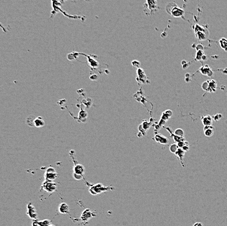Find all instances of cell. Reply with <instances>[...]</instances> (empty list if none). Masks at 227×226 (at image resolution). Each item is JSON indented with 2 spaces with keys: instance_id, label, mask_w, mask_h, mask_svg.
Returning a JSON list of instances; mask_svg holds the SVG:
<instances>
[{
  "instance_id": "cell-1",
  "label": "cell",
  "mask_w": 227,
  "mask_h": 226,
  "mask_svg": "<svg viewBox=\"0 0 227 226\" xmlns=\"http://www.w3.org/2000/svg\"><path fill=\"white\" fill-rule=\"evenodd\" d=\"M112 189H113V187H107V186L103 185L101 183H98L94 185H91L89 189V191L91 195H96L103 193V192H105V191H107L108 190H110Z\"/></svg>"
},
{
  "instance_id": "cell-2",
  "label": "cell",
  "mask_w": 227,
  "mask_h": 226,
  "mask_svg": "<svg viewBox=\"0 0 227 226\" xmlns=\"http://www.w3.org/2000/svg\"><path fill=\"white\" fill-rule=\"evenodd\" d=\"M195 31L196 36H197V39L199 41H204L208 37L209 33L207 30L204 29L202 27L199 26L198 24H196Z\"/></svg>"
},
{
  "instance_id": "cell-3",
  "label": "cell",
  "mask_w": 227,
  "mask_h": 226,
  "mask_svg": "<svg viewBox=\"0 0 227 226\" xmlns=\"http://www.w3.org/2000/svg\"><path fill=\"white\" fill-rule=\"evenodd\" d=\"M217 82L214 80H210L204 82L202 85V89L209 92H215L217 90Z\"/></svg>"
},
{
  "instance_id": "cell-4",
  "label": "cell",
  "mask_w": 227,
  "mask_h": 226,
  "mask_svg": "<svg viewBox=\"0 0 227 226\" xmlns=\"http://www.w3.org/2000/svg\"><path fill=\"white\" fill-rule=\"evenodd\" d=\"M84 173H85V168L82 165H75L74 167V173H73V177L75 180L80 181L82 179Z\"/></svg>"
},
{
  "instance_id": "cell-5",
  "label": "cell",
  "mask_w": 227,
  "mask_h": 226,
  "mask_svg": "<svg viewBox=\"0 0 227 226\" xmlns=\"http://www.w3.org/2000/svg\"><path fill=\"white\" fill-rule=\"evenodd\" d=\"M42 189H43L48 193H53L56 190L57 185L54 181H44L42 185Z\"/></svg>"
},
{
  "instance_id": "cell-6",
  "label": "cell",
  "mask_w": 227,
  "mask_h": 226,
  "mask_svg": "<svg viewBox=\"0 0 227 226\" xmlns=\"http://www.w3.org/2000/svg\"><path fill=\"white\" fill-rule=\"evenodd\" d=\"M57 173L55 169L52 167L48 168L44 173V179L45 181H54L57 177Z\"/></svg>"
},
{
  "instance_id": "cell-7",
  "label": "cell",
  "mask_w": 227,
  "mask_h": 226,
  "mask_svg": "<svg viewBox=\"0 0 227 226\" xmlns=\"http://www.w3.org/2000/svg\"><path fill=\"white\" fill-rule=\"evenodd\" d=\"M27 214L31 219H33V220H37V213L36 209L30 202H29L28 204L27 205Z\"/></svg>"
},
{
  "instance_id": "cell-8",
  "label": "cell",
  "mask_w": 227,
  "mask_h": 226,
  "mask_svg": "<svg viewBox=\"0 0 227 226\" xmlns=\"http://www.w3.org/2000/svg\"><path fill=\"white\" fill-rule=\"evenodd\" d=\"M169 13H170L172 16L178 18L182 17L184 14V11L182 9L179 8L178 7H177L175 4H173V7H171L170 11H168Z\"/></svg>"
},
{
  "instance_id": "cell-9",
  "label": "cell",
  "mask_w": 227,
  "mask_h": 226,
  "mask_svg": "<svg viewBox=\"0 0 227 226\" xmlns=\"http://www.w3.org/2000/svg\"><path fill=\"white\" fill-rule=\"evenodd\" d=\"M92 217H93V212H91L90 209H86L84 210L83 212L82 213L80 219L82 220V221L87 222L88 220L91 219Z\"/></svg>"
},
{
  "instance_id": "cell-10",
  "label": "cell",
  "mask_w": 227,
  "mask_h": 226,
  "mask_svg": "<svg viewBox=\"0 0 227 226\" xmlns=\"http://www.w3.org/2000/svg\"><path fill=\"white\" fill-rule=\"evenodd\" d=\"M33 226H55L51 223V221L48 219L38 221L37 220H33Z\"/></svg>"
},
{
  "instance_id": "cell-11",
  "label": "cell",
  "mask_w": 227,
  "mask_h": 226,
  "mask_svg": "<svg viewBox=\"0 0 227 226\" xmlns=\"http://www.w3.org/2000/svg\"><path fill=\"white\" fill-rule=\"evenodd\" d=\"M146 5H148V8L151 11V13L157 9V0H146Z\"/></svg>"
},
{
  "instance_id": "cell-12",
  "label": "cell",
  "mask_w": 227,
  "mask_h": 226,
  "mask_svg": "<svg viewBox=\"0 0 227 226\" xmlns=\"http://www.w3.org/2000/svg\"><path fill=\"white\" fill-rule=\"evenodd\" d=\"M200 71H201V73L204 75H207L208 76H211L213 75L212 70H211V69L207 65H205V66L200 68Z\"/></svg>"
},
{
  "instance_id": "cell-13",
  "label": "cell",
  "mask_w": 227,
  "mask_h": 226,
  "mask_svg": "<svg viewBox=\"0 0 227 226\" xmlns=\"http://www.w3.org/2000/svg\"><path fill=\"white\" fill-rule=\"evenodd\" d=\"M204 132L205 136H206L207 137H212L213 135L214 132H215V128L213 127V126H212V125L204 126Z\"/></svg>"
},
{
  "instance_id": "cell-14",
  "label": "cell",
  "mask_w": 227,
  "mask_h": 226,
  "mask_svg": "<svg viewBox=\"0 0 227 226\" xmlns=\"http://www.w3.org/2000/svg\"><path fill=\"white\" fill-rule=\"evenodd\" d=\"M155 140L157 142L163 144H167L169 143V140L168 139V138L161 135V134H157L155 136Z\"/></svg>"
},
{
  "instance_id": "cell-15",
  "label": "cell",
  "mask_w": 227,
  "mask_h": 226,
  "mask_svg": "<svg viewBox=\"0 0 227 226\" xmlns=\"http://www.w3.org/2000/svg\"><path fill=\"white\" fill-rule=\"evenodd\" d=\"M212 119H213V118H211V116H210V115L204 116L201 118L202 122L203 125L204 126L212 125Z\"/></svg>"
},
{
  "instance_id": "cell-16",
  "label": "cell",
  "mask_w": 227,
  "mask_h": 226,
  "mask_svg": "<svg viewBox=\"0 0 227 226\" xmlns=\"http://www.w3.org/2000/svg\"><path fill=\"white\" fill-rule=\"evenodd\" d=\"M58 210H59V212L61 214H68L69 212V205L67 203H61L60 205Z\"/></svg>"
},
{
  "instance_id": "cell-17",
  "label": "cell",
  "mask_w": 227,
  "mask_h": 226,
  "mask_svg": "<svg viewBox=\"0 0 227 226\" xmlns=\"http://www.w3.org/2000/svg\"><path fill=\"white\" fill-rule=\"evenodd\" d=\"M44 121L43 120L42 117L35 118L33 122V126L36 128H42L44 125Z\"/></svg>"
},
{
  "instance_id": "cell-18",
  "label": "cell",
  "mask_w": 227,
  "mask_h": 226,
  "mask_svg": "<svg viewBox=\"0 0 227 226\" xmlns=\"http://www.w3.org/2000/svg\"><path fill=\"white\" fill-rule=\"evenodd\" d=\"M172 111L171 110H167L163 113V115L161 116L162 120L164 121H167L172 116Z\"/></svg>"
},
{
  "instance_id": "cell-19",
  "label": "cell",
  "mask_w": 227,
  "mask_h": 226,
  "mask_svg": "<svg viewBox=\"0 0 227 226\" xmlns=\"http://www.w3.org/2000/svg\"><path fill=\"white\" fill-rule=\"evenodd\" d=\"M219 44H220L221 47L225 51L227 52V39L225 38H221L219 40Z\"/></svg>"
},
{
  "instance_id": "cell-20",
  "label": "cell",
  "mask_w": 227,
  "mask_h": 226,
  "mask_svg": "<svg viewBox=\"0 0 227 226\" xmlns=\"http://www.w3.org/2000/svg\"><path fill=\"white\" fill-rule=\"evenodd\" d=\"M185 153H186V152H185L183 150H182V148H179L178 149V150H177V152L175 153V154L178 157L181 162H182V160L183 158L184 157Z\"/></svg>"
},
{
  "instance_id": "cell-21",
  "label": "cell",
  "mask_w": 227,
  "mask_h": 226,
  "mask_svg": "<svg viewBox=\"0 0 227 226\" xmlns=\"http://www.w3.org/2000/svg\"><path fill=\"white\" fill-rule=\"evenodd\" d=\"M204 56L205 55L204 54L203 50H197V54H196L195 59L197 60H203V58Z\"/></svg>"
},
{
  "instance_id": "cell-22",
  "label": "cell",
  "mask_w": 227,
  "mask_h": 226,
  "mask_svg": "<svg viewBox=\"0 0 227 226\" xmlns=\"http://www.w3.org/2000/svg\"><path fill=\"white\" fill-rule=\"evenodd\" d=\"M174 134H175L176 135H177V136H179V137H183V136H184V132H183V130L182 129L178 128V129H176L175 130Z\"/></svg>"
},
{
  "instance_id": "cell-23",
  "label": "cell",
  "mask_w": 227,
  "mask_h": 226,
  "mask_svg": "<svg viewBox=\"0 0 227 226\" xmlns=\"http://www.w3.org/2000/svg\"><path fill=\"white\" fill-rule=\"evenodd\" d=\"M178 148H179V147L178 146V144H177L176 143L172 144L170 146V150L172 153H174V154H175V153L177 152Z\"/></svg>"
},
{
  "instance_id": "cell-24",
  "label": "cell",
  "mask_w": 227,
  "mask_h": 226,
  "mask_svg": "<svg viewBox=\"0 0 227 226\" xmlns=\"http://www.w3.org/2000/svg\"><path fill=\"white\" fill-rule=\"evenodd\" d=\"M221 118H222V114H215V115L213 117V118L215 121H218V120H220Z\"/></svg>"
},
{
  "instance_id": "cell-25",
  "label": "cell",
  "mask_w": 227,
  "mask_h": 226,
  "mask_svg": "<svg viewBox=\"0 0 227 226\" xmlns=\"http://www.w3.org/2000/svg\"><path fill=\"white\" fill-rule=\"evenodd\" d=\"M132 64H133V66L134 67H139L140 62H138V61H137V60H134L132 62Z\"/></svg>"
}]
</instances>
